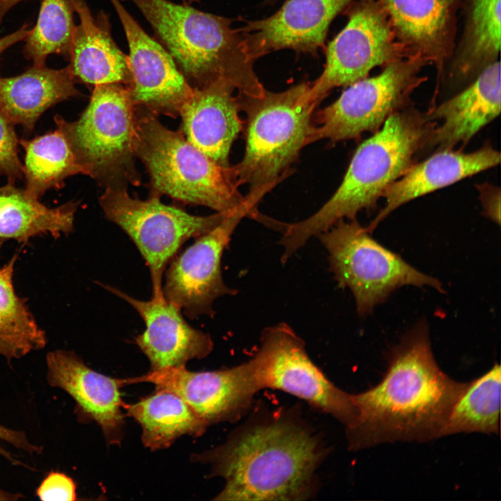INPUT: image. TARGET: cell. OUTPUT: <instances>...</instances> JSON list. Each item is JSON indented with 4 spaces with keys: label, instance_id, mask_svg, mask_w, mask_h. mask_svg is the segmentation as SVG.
<instances>
[{
    "label": "cell",
    "instance_id": "obj_16",
    "mask_svg": "<svg viewBox=\"0 0 501 501\" xmlns=\"http://www.w3.org/2000/svg\"><path fill=\"white\" fill-rule=\"evenodd\" d=\"M354 0H287L267 18L239 29L249 58L255 61L283 49L316 55L332 21Z\"/></svg>",
    "mask_w": 501,
    "mask_h": 501
},
{
    "label": "cell",
    "instance_id": "obj_6",
    "mask_svg": "<svg viewBox=\"0 0 501 501\" xmlns=\"http://www.w3.org/2000/svg\"><path fill=\"white\" fill-rule=\"evenodd\" d=\"M309 87L301 83L281 92L266 90L261 97L238 93L247 116L246 144L241 161L233 166L239 186L247 184L249 192L273 188L301 150L313 143L317 105L308 97Z\"/></svg>",
    "mask_w": 501,
    "mask_h": 501
},
{
    "label": "cell",
    "instance_id": "obj_28",
    "mask_svg": "<svg viewBox=\"0 0 501 501\" xmlns=\"http://www.w3.org/2000/svg\"><path fill=\"white\" fill-rule=\"evenodd\" d=\"M56 124L57 129L54 132L32 140L19 141L25 151V190L38 199L51 189L61 188L67 177L79 173L86 175L63 128Z\"/></svg>",
    "mask_w": 501,
    "mask_h": 501
},
{
    "label": "cell",
    "instance_id": "obj_11",
    "mask_svg": "<svg viewBox=\"0 0 501 501\" xmlns=\"http://www.w3.org/2000/svg\"><path fill=\"white\" fill-rule=\"evenodd\" d=\"M429 65L417 57H406L384 67L377 75L349 86L317 114L312 141L355 139L374 133L393 113L408 107L413 92L427 80L420 74Z\"/></svg>",
    "mask_w": 501,
    "mask_h": 501
},
{
    "label": "cell",
    "instance_id": "obj_25",
    "mask_svg": "<svg viewBox=\"0 0 501 501\" xmlns=\"http://www.w3.org/2000/svg\"><path fill=\"white\" fill-rule=\"evenodd\" d=\"M501 0H461L463 30L445 78L463 88L499 59ZM444 78V79H445Z\"/></svg>",
    "mask_w": 501,
    "mask_h": 501
},
{
    "label": "cell",
    "instance_id": "obj_18",
    "mask_svg": "<svg viewBox=\"0 0 501 501\" xmlns=\"http://www.w3.org/2000/svg\"><path fill=\"white\" fill-rule=\"evenodd\" d=\"M47 379L51 386L72 397L76 411L84 421L95 422L108 445H120L122 439L125 403L120 388L123 379L112 378L89 367L74 352L56 350L46 357Z\"/></svg>",
    "mask_w": 501,
    "mask_h": 501
},
{
    "label": "cell",
    "instance_id": "obj_40",
    "mask_svg": "<svg viewBox=\"0 0 501 501\" xmlns=\"http://www.w3.org/2000/svg\"><path fill=\"white\" fill-rule=\"evenodd\" d=\"M184 1L186 5H189L193 2H198L199 0H184Z\"/></svg>",
    "mask_w": 501,
    "mask_h": 501
},
{
    "label": "cell",
    "instance_id": "obj_10",
    "mask_svg": "<svg viewBox=\"0 0 501 501\" xmlns=\"http://www.w3.org/2000/svg\"><path fill=\"white\" fill-rule=\"evenodd\" d=\"M254 390L271 388L297 397L344 428L353 422L352 394L332 383L310 359L303 340L286 324L265 328L255 354L242 363Z\"/></svg>",
    "mask_w": 501,
    "mask_h": 501
},
{
    "label": "cell",
    "instance_id": "obj_20",
    "mask_svg": "<svg viewBox=\"0 0 501 501\" xmlns=\"http://www.w3.org/2000/svg\"><path fill=\"white\" fill-rule=\"evenodd\" d=\"M500 62L485 67L456 95L427 112L436 122L427 148L465 145L500 113Z\"/></svg>",
    "mask_w": 501,
    "mask_h": 501
},
{
    "label": "cell",
    "instance_id": "obj_27",
    "mask_svg": "<svg viewBox=\"0 0 501 501\" xmlns=\"http://www.w3.org/2000/svg\"><path fill=\"white\" fill-rule=\"evenodd\" d=\"M123 409L140 424L142 442L152 451L167 448L184 435L200 436L208 426L184 400L167 390L156 389Z\"/></svg>",
    "mask_w": 501,
    "mask_h": 501
},
{
    "label": "cell",
    "instance_id": "obj_36",
    "mask_svg": "<svg viewBox=\"0 0 501 501\" xmlns=\"http://www.w3.org/2000/svg\"><path fill=\"white\" fill-rule=\"evenodd\" d=\"M31 29L29 25L25 24L15 32L1 38L0 55L15 44L24 40L29 34Z\"/></svg>",
    "mask_w": 501,
    "mask_h": 501
},
{
    "label": "cell",
    "instance_id": "obj_15",
    "mask_svg": "<svg viewBox=\"0 0 501 501\" xmlns=\"http://www.w3.org/2000/svg\"><path fill=\"white\" fill-rule=\"evenodd\" d=\"M123 381L125 385L148 382L153 383L156 389L175 392L207 425L238 420L250 408L256 393L242 364L205 372H192L186 367L150 370Z\"/></svg>",
    "mask_w": 501,
    "mask_h": 501
},
{
    "label": "cell",
    "instance_id": "obj_24",
    "mask_svg": "<svg viewBox=\"0 0 501 501\" xmlns=\"http://www.w3.org/2000/svg\"><path fill=\"white\" fill-rule=\"evenodd\" d=\"M69 66L55 70L33 65L21 74L0 77V111L26 132L49 107L81 95Z\"/></svg>",
    "mask_w": 501,
    "mask_h": 501
},
{
    "label": "cell",
    "instance_id": "obj_29",
    "mask_svg": "<svg viewBox=\"0 0 501 501\" xmlns=\"http://www.w3.org/2000/svg\"><path fill=\"white\" fill-rule=\"evenodd\" d=\"M498 363L467 383L455 401L441 437L460 433L498 434L500 429L501 372Z\"/></svg>",
    "mask_w": 501,
    "mask_h": 501
},
{
    "label": "cell",
    "instance_id": "obj_32",
    "mask_svg": "<svg viewBox=\"0 0 501 501\" xmlns=\"http://www.w3.org/2000/svg\"><path fill=\"white\" fill-rule=\"evenodd\" d=\"M18 143L14 124L0 111V175L6 176L13 184L23 176Z\"/></svg>",
    "mask_w": 501,
    "mask_h": 501
},
{
    "label": "cell",
    "instance_id": "obj_1",
    "mask_svg": "<svg viewBox=\"0 0 501 501\" xmlns=\"http://www.w3.org/2000/svg\"><path fill=\"white\" fill-rule=\"evenodd\" d=\"M466 384L453 380L439 368L427 324L420 321L390 351L388 368L380 382L352 395L355 416L345 429L349 448L358 450L388 442L440 438Z\"/></svg>",
    "mask_w": 501,
    "mask_h": 501
},
{
    "label": "cell",
    "instance_id": "obj_38",
    "mask_svg": "<svg viewBox=\"0 0 501 501\" xmlns=\"http://www.w3.org/2000/svg\"><path fill=\"white\" fill-rule=\"evenodd\" d=\"M23 1L24 0H0V25L7 13Z\"/></svg>",
    "mask_w": 501,
    "mask_h": 501
},
{
    "label": "cell",
    "instance_id": "obj_17",
    "mask_svg": "<svg viewBox=\"0 0 501 501\" xmlns=\"http://www.w3.org/2000/svg\"><path fill=\"white\" fill-rule=\"evenodd\" d=\"M409 57L434 65L441 83L452 56L461 0H379Z\"/></svg>",
    "mask_w": 501,
    "mask_h": 501
},
{
    "label": "cell",
    "instance_id": "obj_39",
    "mask_svg": "<svg viewBox=\"0 0 501 501\" xmlns=\"http://www.w3.org/2000/svg\"><path fill=\"white\" fill-rule=\"evenodd\" d=\"M22 498V495L6 492L0 488V500H16Z\"/></svg>",
    "mask_w": 501,
    "mask_h": 501
},
{
    "label": "cell",
    "instance_id": "obj_26",
    "mask_svg": "<svg viewBox=\"0 0 501 501\" xmlns=\"http://www.w3.org/2000/svg\"><path fill=\"white\" fill-rule=\"evenodd\" d=\"M38 200L13 184L0 187L1 239L23 243L38 235L58 238L72 232L78 202L50 208Z\"/></svg>",
    "mask_w": 501,
    "mask_h": 501
},
{
    "label": "cell",
    "instance_id": "obj_19",
    "mask_svg": "<svg viewBox=\"0 0 501 501\" xmlns=\"http://www.w3.org/2000/svg\"><path fill=\"white\" fill-rule=\"evenodd\" d=\"M103 287L130 304L144 321L145 330L135 337V342L148 358L150 370L186 367L190 360L205 358L212 352L211 336L191 326L181 310L163 294L143 301L113 287Z\"/></svg>",
    "mask_w": 501,
    "mask_h": 501
},
{
    "label": "cell",
    "instance_id": "obj_9",
    "mask_svg": "<svg viewBox=\"0 0 501 501\" xmlns=\"http://www.w3.org/2000/svg\"><path fill=\"white\" fill-rule=\"evenodd\" d=\"M160 196L147 200L131 197L127 188L107 187L100 198L107 219L119 226L132 239L150 273L152 296H161L167 264L182 245L213 229L228 212L195 216L163 204Z\"/></svg>",
    "mask_w": 501,
    "mask_h": 501
},
{
    "label": "cell",
    "instance_id": "obj_14",
    "mask_svg": "<svg viewBox=\"0 0 501 501\" xmlns=\"http://www.w3.org/2000/svg\"><path fill=\"white\" fill-rule=\"evenodd\" d=\"M123 26L129 49L132 81L128 87L136 107L175 118L193 89L173 58L127 12L120 0H109Z\"/></svg>",
    "mask_w": 501,
    "mask_h": 501
},
{
    "label": "cell",
    "instance_id": "obj_22",
    "mask_svg": "<svg viewBox=\"0 0 501 501\" xmlns=\"http://www.w3.org/2000/svg\"><path fill=\"white\" fill-rule=\"evenodd\" d=\"M500 161V152L490 145L463 152L453 149L436 151L418 163H414L384 191L385 206L366 228L372 233L394 210L417 198L453 184Z\"/></svg>",
    "mask_w": 501,
    "mask_h": 501
},
{
    "label": "cell",
    "instance_id": "obj_31",
    "mask_svg": "<svg viewBox=\"0 0 501 501\" xmlns=\"http://www.w3.org/2000/svg\"><path fill=\"white\" fill-rule=\"evenodd\" d=\"M16 257L0 267V335L24 342L35 351L45 347L47 337L15 291L13 277Z\"/></svg>",
    "mask_w": 501,
    "mask_h": 501
},
{
    "label": "cell",
    "instance_id": "obj_21",
    "mask_svg": "<svg viewBox=\"0 0 501 501\" xmlns=\"http://www.w3.org/2000/svg\"><path fill=\"white\" fill-rule=\"evenodd\" d=\"M182 106L181 131L196 148L217 164L228 166L232 143L242 129L236 88L219 79L201 88H193Z\"/></svg>",
    "mask_w": 501,
    "mask_h": 501
},
{
    "label": "cell",
    "instance_id": "obj_8",
    "mask_svg": "<svg viewBox=\"0 0 501 501\" xmlns=\"http://www.w3.org/2000/svg\"><path fill=\"white\" fill-rule=\"evenodd\" d=\"M317 237L327 250L335 279L340 287L351 290L361 317L404 285L430 286L444 293L438 280L376 241L356 219L340 220Z\"/></svg>",
    "mask_w": 501,
    "mask_h": 501
},
{
    "label": "cell",
    "instance_id": "obj_30",
    "mask_svg": "<svg viewBox=\"0 0 501 501\" xmlns=\"http://www.w3.org/2000/svg\"><path fill=\"white\" fill-rule=\"evenodd\" d=\"M72 0H42L35 26L27 35L24 55L33 65H45L50 54L70 58L76 27Z\"/></svg>",
    "mask_w": 501,
    "mask_h": 501
},
{
    "label": "cell",
    "instance_id": "obj_33",
    "mask_svg": "<svg viewBox=\"0 0 501 501\" xmlns=\"http://www.w3.org/2000/svg\"><path fill=\"white\" fill-rule=\"evenodd\" d=\"M76 484L67 475L51 472L43 479L36 491L44 501H74L77 500Z\"/></svg>",
    "mask_w": 501,
    "mask_h": 501
},
{
    "label": "cell",
    "instance_id": "obj_12",
    "mask_svg": "<svg viewBox=\"0 0 501 501\" xmlns=\"http://www.w3.org/2000/svg\"><path fill=\"white\" fill-rule=\"evenodd\" d=\"M343 12L347 24L329 42L324 69L310 84L308 97L316 105L331 90L368 77L375 67L409 57L379 0H354Z\"/></svg>",
    "mask_w": 501,
    "mask_h": 501
},
{
    "label": "cell",
    "instance_id": "obj_23",
    "mask_svg": "<svg viewBox=\"0 0 501 501\" xmlns=\"http://www.w3.org/2000/svg\"><path fill=\"white\" fill-rule=\"evenodd\" d=\"M72 2L80 19L73 33L68 65L75 80L129 87L132 81L129 57L116 44L107 15L101 11L94 18L85 0Z\"/></svg>",
    "mask_w": 501,
    "mask_h": 501
},
{
    "label": "cell",
    "instance_id": "obj_4",
    "mask_svg": "<svg viewBox=\"0 0 501 501\" xmlns=\"http://www.w3.org/2000/svg\"><path fill=\"white\" fill-rule=\"evenodd\" d=\"M152 26L192 88L219 79L238 93L261 97L265 88L253 70L232 19L168 0H132Z\"/></svg>",
    "mask_w": 501,
    "mask_h": 501
},
{
    "label": "cell",
    "instance_id": "obj_34",
    "mask_svg": "<svg viewBox=\"0 0 501 501\" xmlns=\"http://www.w3.org/2000/svg\"><path fill=\"white\" fill-rule=\"evenodd\" d=\"M484 214L498 225L500 223V189L489 183L475 185Z\"/></svg>",
    "mask_w": 501,
    "mask_h": 501
},
{
    "label": "cell",
    "instance_id": "obj_7",
    "mask_svg": "<svg viewBox=\"0 0 501 501\" xmlns=\"http://www.w3.org/2000/svg\"><path fill=\"white\" fill-rule=\"evenodd\" d=\"M86 175L106 188L139 185L136 168V115L128 87L95 85L88 106L76 121L55 116Z\"/></svg>",
    "mask_w": 501,
    "mask_h": 501
},
{
    "label": "cell",
    "instance_id": "obj_2",
    "mask_svg": "<svg viewBox=\"0 0 501 501\" xmlns=\"http://www.w3.org/2000/svg\"><path fill=\"white\" fill-rule=\"evenodd\" d=\"M327 451L294 412L255 414L225 443L193 456L225 485L217 500H305L315 495Z\"/></svg>",
    "mask_w": 501,
    "mask_h": 501
},
{
    "label": "cell",
    "instance_id": "obj_5",
    "mask_svg": "<svg viewBox=\"0 0 501 501\" xmlns=\"http://www.w3.org/2000/svg\"><path fill=\"white\" fill-rule=\"evenodd\" d=\"M135 152L150 177L152 193L228 212L246 200L234 166H221L193 145L181 130L164 127L157 115L136 106Z\"/></svg>",
    "mask_w": 501,
    "mask_h": 501
},
{
    "label": "cell",
    "instance_id": "obj_13",
    "mask_svg": "<svg viewBox=\"0 0 501 501\" xmlns=\"http://www.w3.org/2000/svg\"><path fill=\"white\" fill-rule=\"evenodd\" d=\"M266 193L262 189L249 192L243 204L170 260L164 273L162 293L189 318L203 315L213 317V305L217 299L237 294L223 281L222 256L241 221L246 216L257 218L256 206Z\"/></svg>",
    "mask_w": 501,
    "mask_h": 501
},
{
    "label": "cell",
    "instance_id": "obj_41",
    "mask_svg": "<svg viewBox=\"0 0 501 501\" xmlns=\"http://www.w3.org/2000/svg\"><path fill=\"white\" fill-rule=\"evenodd\" d=\"M273 1H275V0H268V1H271V2Z\"/></svg>",
    "mask_w": 501,
    "mask_h": 501
},
{
    "label": "cell",
    "instance_id": "obj_3",
    "mask_svg": "<svg viewBox=\"0 0 501 501\" xmlns=\"http://www.w3.org/2000/svg\"><path fill=\"white\" fill-rule=\"evenodd\" d=\"M436 122L427 112L408 106L385 121L355 151L333 195L315 213L299 222L285 223L279 244L283 262L312 237L340 220L356 219L362 210L374 209L385 190L401 177L426 150Z\"/></svg>",
    "mask_w": 501,
    "mask_h": 501
},
{
    "label": "cell",
    "instance_id": "obj_37",
    "mask_svg": "<svg viewBox=\"0 0 501 501\" xmlns=\"http://www.w3.org/2000/svg\"><path fill=\"white\" fill-rule=\"evenodd\" d=\"M15 344L13 341L2 335H0V357L9 358L13 353Z\"/></svg>",
    "mask_w": 501,
    "mask_h": 501
},
{
    "label": "cell",
    "instance_id": "obj_35",
    "mask_svg": "<svg viewBox=\"0 0 501 501\" xmlns=\"http://www.w3.org/2000/svg\"><path fill=\"white\" fill-rule=\"evenodd\" d=\"M0 440L11 444L14 447L28 452L30 454L39 453L41 451L40 447L31 443L23 432L7 428L1 424ZM0 454L13 461L10 454L1 447Z\"/></svg>",
    "mask_w": 501,
    "mask_h": 501
}]
</instances>
